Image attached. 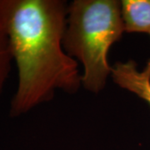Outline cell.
<instances>
[{
  "instance_id": "cell-1",
  "label": "cell",
  "mask_w": 150,
  "mask_h": 150,
  "mask_svg": "<svg viewBox=\"0 0 150 150\" xmlns=\"http://www.w3.org/2000/svg\"><path fill=\"white\" fill-rule=\"evenodd\" d=\"M6 24L18 86L10 116L51 101L57 90L75 93L82 86L78 61L65 51L68 4L63 0H5Z\"/></svg>"
},
{
  "instance_id": "cell-2",
  "label": "cell",
  "mask_w": 150,
  "mask_h": 150,
  "mask_svg": "<svg viewBox=\"0 0 150 150\" xmlns=\"http://www.w3.org/2000/svg\"><path fill=\"white\" fill-rule=\"evenodd\" d=\"M124 33L121 1L74 0L68 5L65 51L83 66L82 86L99 93L112 75L110 48Z\"/></svg>"
},
{
  "instance_id": "cell-3",
  "label": "cell",
  "mask_w": 150,
  "mask_h": 150,
  "mask_svg": "<svg viewBox=\"0 0 150 150\" xmlns=\"http://www.w3.org/2000/svg\"><path fill=\"white\" fill-rule=\"evenodd\" d=\"M111 78L119 88L133 93L150 106V79L138 69L134 60L116 63Z\"/></svg>"
},
{
  "instance_id": "cell-4",
  "label": "cell",
  "mask_w": 150,
  "mask_h": 150,
  "mask_svg": "<svg viewBox=\"0 0 150 150\" xmlns=\"http://www.w3.org/2000/svg\"><path fill=\"white\" fill-rule=\"evenodd\" d=\"M124 32L150 34V0L121 1Z\"/></svg>"
},
{
  "instance_id": "cell-5",
  "label": "cell",
  "mask_w": 150,
  "mask_h": 150,
  "mask_svg": "<svg viewBox=\"0 0 150 150\" xmlns=\"http://www.w3.org/2000/svg\"><path fill=\"white\" fill-rule=\"evenodd\" d=\"M12 61L6 24L5 0H0V96L10 73Z\"/></svg>"
},
{
  "instance_id": "cell-6",
  "label": "cell",
  "mask_w": 150,
  "mask_h": 150,
  "mask_svg": "<svg viewBox=\"0 0 150 150\" xmlns=\"http://www.w3.org/2000/svg\"><path fill=\"white\" fill-rule=\"evenodd\" d=\"M143 74L144 75L145 77H147L148 79H150V59H149V61L147 62V64L145 65L144 69L142 70Z\"/></svg>"
}]
</instances>
